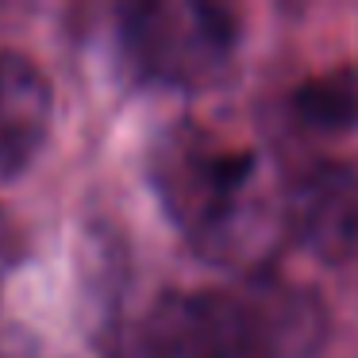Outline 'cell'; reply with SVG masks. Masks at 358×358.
Masks as SVG:
<instances>
[{
  "label": "cell",
  "mask_w": 358,
  "mask_h": 358,
  "mask_svg": "<svg viewBox=\"0 0 358 358\" xmlns=\"http://www.w3.org/2000/svg\"><path fill=\"white\" fill-rule=\"evenodd\" d=\"M320 301L304 293H178L158 301L127 358H289L316 343Z\"/></svg>",
  "instance_id": "1"
},
{
  "label": "cell",
  "mask_w": 358,
  "mask_h": 358,
  "mask_svg": "<svg viewBox=\"0 0 358 358\" xmlns=\"http://www.w3.org/2000/svg\"><path fill=\"white\" fill-rule=\"evenodd\" d=\"M120 43L147 81L193 89L220 78L239 47V16L208 0H150L124 8Z\"/></svg>",
  "instance_id": "3"
},
{
  "label": "cell",
  "mask_w": 358,
  "mask_h": 358,
  "mask_svg": "<svg viewBox=\"0 0 358 358\" xmlns=\"http://www.w3.org/2000/svg\"><path fill=\"white\" fill-rule=\"evenodd\" d=\"M0 358H73L66 350H58L55 343H47L43 335L27 331V327H12L0 335Z\"/></svg>",
  "instance_id": "7"
},
{
  "label": "cell",
  "mask_w": 358,
  "mask_h": 358,
  "mask_svg": "<svg viewBox=\"0 0 358 358\" xmlns=\"http://www.w3.org/2000/svg\"><path fill=\"white\" fill-rule=\"evenodd\" d=\"M24 255H27L24 227H20L16 216L0 204V293H4V278H8L20 262H24Z\"/></svg>",
  "instance_id": "8"
},
{
  "label": "cell",
  "mask_w": 358,
  "mask_h": 358,
  "mask_svg": "<svg viewBox=\"0 0 358 358\" xmlns=\"http://www.w3.org/2000/svg\"><path fill=\"white\" fill-rule=\"evenodd\" d=\"M289 231L320 262H343L358 250V170L320 162L296 178L285 201Z\"/></svg>",
  "instance_id": "4"
},
{
  "label": "cell",
  "mask_w": 358,
  "mask_h": 358,
  "mask_svg": "<svg viewBox=\"0 0 358 358\" xmlns=\"http://www.w3.org/2000/svg\"><path fill=\"white\" fill-rule=\"evenodd\" d=\"M55 124L50 78L27 55L0 50V181L24 173Z\"/></svg>",
  "instance_id": "5"
},
{
  "label": "cell",
  "mask_w": 358,
  "mask_h": 358,
  "mask_svg": "<svg viewBox=\"0 0 358 358\" xmlns=\"http://www.w3.org/2000/svg\"><path fill=\"white\" fill-rule=\"evenodd\" d=\"M162 212L204 255H231L255 208L258 150L231 147L196 124H178L150 155Z\"/></svg>",
  "instance_id": "2"
},
{
  "label": "cell",
  "mask_w": 358,
  "mask_h": 358,
  "mask_svg": "<svg viewBox=\"0 0 358 358\" xmlns=\"http://www.w3.org/2000/svg\"><path fill=\"white\" fill-rule=\"evenodd\" d=\"M293 112L316 135H347L358 131V70L335 66L316 73L293 93Z\"/></svg>",
  "instance_id": "6"
}]
</instances>
